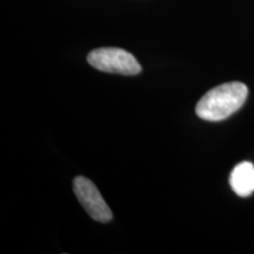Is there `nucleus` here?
Listing matches in <instances>:
<instances>
[{
  "label": "nucleus",
  "instance_id": "nucleus-4",
  "mask_svg": "<svg viewBox=\"0 0 254 254\" xmlns=\"http://www.w3.org/2000/svg\"><path fill=\"white\" fill-rule=\"evenodd\" d=\"M232 190L241 198L250 196L254 192V166L249 161L238 164L230 176Z\"/></svg>",
  "mask_w": 254,
  "mask_h": 254
},
{
  "label": "nucleus",
  "instance_id": "nucleus-2",
  "mask_svg": "<svg viewBox=\"0 0 254 254\" xmlns=\"http://www.w3.org/2000/svg\"><path fill=\"white\" fill-rule=\"evenodd\" d=\"M87 62L92 67L105 73L136 75L141 72V66L135 57L118 47H101L91 51Z\"/></svg>",
  "mask_w": 254,
  "mask_h": 254
},
{
  "label": "nucleus",
  "instance_id": "nucleus-1",
  "mask_svg": "<svg viewBox=\"0 0 254 254\" xmlns=\"http://www.w3.org/2000/svg\"><path fill=\"white\" fill-rule=\"evenodd\" d=\"M246 85L243 82H227L208 91L196 105L195 112L201 119L219 122L232 116L245 103Z\"/></svg>",
  "mask_w": 254,
  "mask_h": 254
},
{
  "label": "nucleus",
  "instance_id": "nucleus-3",
  "mask_svg": "<svg viewBox=\"0 0 254 254\" xmlns=\"http://www.w3.org/2000/svg\"><path fill=\"white\" fill-rule=\"evenodd\" d=\"M73 190L79 202L92 219L99 222L112 220V212L101 196L99 190L90 179L81 176L77 177L73 182Z\"/></svg>",
  "mask_w": 254,
  "mask_h": 254
}]
</instances>
